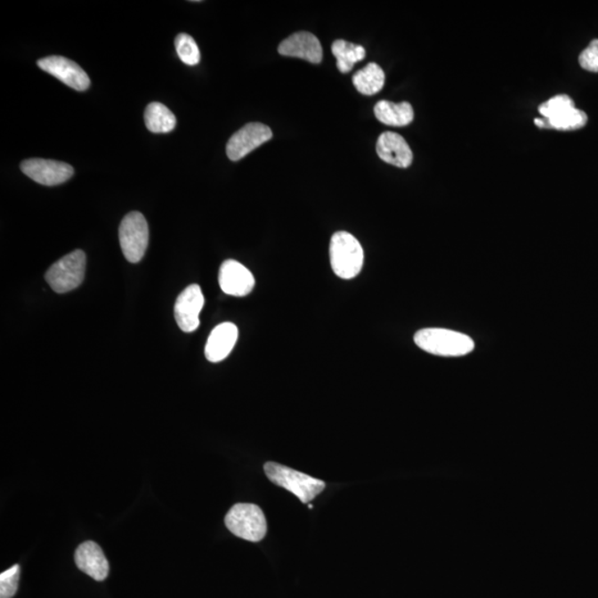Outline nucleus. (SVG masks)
<instances>
[{"label":"nucleus","mask_w":598,"mask_h":598,"mask_svg":"<svg viewBox=\"0 0 598 598\" xmlns=\"http://www.w3.org/2000/svg\"><path fill=\"white\" fill-rule=\"evenodd\" d=\"M204 306V295L198 284L190 285L176 299L174 316L184 333H193L199 326V314Z\"/></svg>","instance_id":"9d476101"},{"label":"nucleus","mask_w":598,"mask_h":598,"mask_svg":"<svg viewBox=\"0 0 598 598\" xmlns=\"http://www.w3.org/2000/svg\"><path fill=\"white\" fill-rule=\"evenodd\" d=\"M375 116L384 125L406 126L414 121L415 112L409 102L395 103L382 100L375 106Z\"/></svg>","instance_id":"dca6fc26"},{"label":"nucleus","mask_w":598,"mask_h":598,"mask_svg":"<svg viewBox=\"0 0 598 598\" xmlns=\"http://www.w3.org/2000/svg\"><path fill=\"white\" fill-rule=\"evenodd\" d=\"M376 150L384 162L402 169L410 166L414 160L409 144L396 133H384L380 135Z\"/></svg>","instance_id":"4468645a"},{"label":"nucleus","mask_w":598,"mask_h":598,"mask_svg":"<svg viewBox=\"0 0 598 598\" xmlns=\"http://www.w3.org/2000/svg\"><path fill=\"white\" fill-rule=\"evenodd\" d=\"M416 345L432 355L460 357L474 349L473 339L466 335L445 328H425L415 335Z\"/></svg>","instance_id":"f257e3e1"},{"label":"nucleus","mask_w":598,"mask_h":598,"mask_svg":"<svg viewBox=\"0 0 598 598\" xmlns=\"http://www.w3.org/2000/svg\"><path fill=\"white\" fill-rule=\"evenodd\" d=\"M225 525L235 537L249 542L265 537L267 522L260 506L252 503H238L225 516Z\"/></svg>","instance_id":"20e7f679"},{"label":"nucleus","mask_w":598,"mask_h":598,"mask_svg":"<svg viewBox=\"0 0 598 598\" xmlns=\"http://www.w3.org/2000/svg\"><path fill=\"white\" fill-rule=\"evenodd\" d=\"M352 83L358 93L365 96H374L384 88V72L377 63L371 62L353 75Z\"/></svg>","instance_id":"a211bd4d"},{"label":"nucleus","mask_w":598,"mask_h":598,"mask_svg":"<svg viewBox=\"0 0 598 598\" xmlns=\"http://www.w3.org/2000/svg\"><path fill=\"white\" fill-rule=\"evenodd\" d=\"M573 107L575 106L572 98L566 96V94H559V96L553 97L541 104L538 107V112L541 113L545 119H552V117L559 116L562 112Z\"/></svg>","instance_id":"4be33fe9"},{"label":"nucleus","mask_w":598,"mask_h":598,"mask_svg":"<svg viewBox=\"0 0 598 598\" xmlns=\"http://www.w3.org/2000/svg\"><path fill=\"white\" fill-rule=\"evenodd\" d=\"M264 470L271 483L287 489L305 505L314 500L326 488V483L321 480L299 473V471L288 468V466L275 464V462H267Z\"/></svg>","instance_id":"7ed1b4c3"},{"label":"nucleus","mask_w":598,"mask_h":598,"mask_svg":"<svg viewBox=\"0 0 598 598\" xmlns=\"http://www.w3.org/2000/svg\"><path fill=\"white\" fill-rule=\"evenodd\" d=\"M238 328L233 323L217 325L212 330L206 345V357L208 361L220 362L232 352L237 345Z\"/></svg>","instance_id":"2eb2a0df"},{"label":"nucleus","mask_w":598,"mask_h":598,"mask_svg":"<svg viewBox=\"0 0 598 598\" xmlns=\"http://www.w3.org/2000/svg\"><path fill=\"white\" fill-rule=\"evenodd\" d=\"M279 53L287 57H295L311 63L323 61V48L316 36L301 31L284 40L279 44Z\"/></svg>","instance_id":"f8f14e48"},{"label":"nucleus","mask_w":598,"mask_h":598,"mask_svg":"<svg viewBox=\"0 0 598 598\" xmlns=\"http://www.w3.org/2000/svg\"><path fill=\"white\" fill-rule=\"evenodd\" d=\"M222 291L230 296L244 297L251 294L255 287L251 271L234 260H228L222 264L219 274Z\"/></svg>","instance_id":"9b49d317"},{"label":"nucleus","mask_w":598,"mask_h":598,"mask_svg":"<svg viewBox=\"0 0 598 598\" xmlns=\"http://www.w3.org/2000/svg\"><path fill=\"white\" fill-rule=\"evenodd\" d=\"M85 271V254L77 249L50 267L46 280L54 292L65 294L80 287L84 282Z\"/></svg>","instance_id":"39448f33"},{"label":"nucleus","mask_w":598,"mask_h":598,"mask_svg":"<svg viewBox=\"0 0 598 598\" xmlns=\"http://www.w3.org/2000/svg\"><path fill=\"white\" fill-rule=\"evenodd\" d=\"M175 49L181 61L188 66H197L201 61V53L196 40L188 34H180L175 38Z\"/></svg>","instance_id":"412c9836"},{"label":"nucleus","mask_w":598,"mask_h":598,"mask_svg":"<svg viewBox=\"0 0 598 598\" xmlns=\"http://www.w3.org/2000/svg\"><path fill=\"white\" fill-rule=\"evenodd\" d=\"M147 129L153 133H169L176 125L174 112L160 102L150 103L144 112Z\"/></svg>","instance_id":"f3484780"},{"label":"nucleus","mask_w":598,"mask_h":598,"mask_svg":"<svg viewBox=\"0 0 598 598\" xmlns=\"http://www.w3.org/2000/svg\"><path fill=\"white\" fill-rule=\"evenodd\" d=\"M20 566L16 564L0 574V598H12L18 590Z\"/></svg>","instance_id":"5701e85b"},{"label":"nucleus","mask_w":598,"mask_h":598,"mask_svg":"<svg viewBox=\"0 0 598 598\" xmlns=\"http://www.w3.org/2000/svg\"><path fill=\"white\" fill-rule=\"evenodd\" d=\"M271 138H273V133L270 126L254 122V124L244 125L230 137L226 146V153L230 160L239 161L262 144L270 141Z\"/></svg>","instance_id":"6e6552de"},{"label":"nucleus","mask_w":598,"mask_h":598,"mask_svg":"<svg viewBox=\"0 0 598 598\" xmlns=\"http://www.w3.org/2000/svg\"><path fill=\"white\" fill-rule=\"evenodd\" d=\"M40 69L46 71L54 78L61 80L77 92H85L90 87V79L83 68L70 59L61 56H50L37 61Z\"/></svg>","instance_id":"1a4fd4ad"},{"label":"nucleus","mask_w":598,"mask_h":598,"mask_svg":"<svg viewBox=\"0 0 598 598\" xmlns=\"http://www.w3.org/2000/svg\"><path fill=\"white\" fill-rule=\"evenodd\" d=\"M330 265L339 279H352L364 266V248L351 233H335L329 246Z\"/></svg>","instance_id":"f03ea898"},{"label":"nucleus","mask_w":598,"mask_h":598,"mask_svg":"<svg viewBox=\"0 0 598 598\" xmlns=\"http://www.w3.org/2000/svg\"><path fill=\"white\" fill-rule=\"evenodd\" d=\"M579 65L584 70L598 72V39L592 40L578 57Z\"/></svg>","instance_id":"b1692460"},{"label":"nucleus","mask_w":598,"mask_h":598,"mask_svg":"<svg viewBox=\"0 0 598 598\" xmlns=\"http://www.w3.org/2000/svg\"><path fill=\"white\" fill-rule=\"evenodd\" d=\"M119 241L126 261L139 263L146 254L149 244V226L140 212H131L122 220Z\"/></svg>","instance_id":"423d86ee"},{"label":"nucleus","mask_w":598,"mask_h":598,"mask_svg":"<svg viewBox=\"0 0 598 598\" xmlns=\"http://www.w3.org/2000/svg\"><path fill=\"white\" fill-rule=\"evenodd\" d=\"M587 124V115L578 108H570L561 115L545 119V129L560 131L578 130Z\"/></svg>","instance_id":"aec40b11"},{"label":"nucleus","mask_w":598,"mask_h":598,"mask_svg":"<svg viewBox=\"0 0 598 598\" xmlns=\"http://www.w3.org/2000/svg\"><path fill=\"white\" fill-rule=\"evenodd\" d=\"M332 53L337 58V68L343 74L351 72L355 63L364 61L366 56L364 47L342 39L334 42Z\"/></svg>","instance_id":"6ab92c4d"},{"label":"nucleus","mask_w":598,"mask_h":598,"mask_svg":"<svg viewBox=\"0 0 598 598\" xmlns=\"http://www.w3.org/2000/svg\"><path fill=\"white\" fill-rule=\"evenodd\" d=\"M20 169L28 178L39 184L53 187L72 178L74 167L65 162L29 158L21 162Z\"/></svg>","instance_id":"0eeeda50"},{"label":"nucleus","mask_w":598,"mask_h":598,"mask_svg":"<svg viewBox=\"0 0 598 598\" xmlns=\"http://www.w3.org/2000/svg\"><path fill=\"white\" fill-rule=\"evenodd\" d=\"M75 562L80 570L98 582L108 577L109 562L97 543L88 541L79 545L75 553Z\"/></svg>","instance_id":"ddd939ff"}]
</instances>
